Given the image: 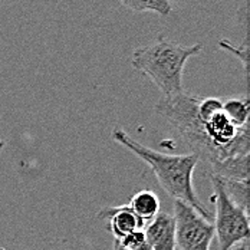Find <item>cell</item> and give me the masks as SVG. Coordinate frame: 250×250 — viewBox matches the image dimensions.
Listing matches in <instances>:
<instances>
[{
    "instance_id": "cell-1",
    "label": "cell",
    "mask_w": 250,
    "mask_h": 250,
    "mask_svg": "<svg viewBox=\"0 0 250 250\" xmlns=\"http://www.w3.org/2000/svg\"><path fill=\"white\" fill-rule=\"evenodd\" d=\"M111 135L120 146L131 151L150 167L167 196L188 204L206 220L213 223V213L201 204L193 186V173L199 164V157L196 154L190 152L174 155L152 150L134 140L120 128H115Z\"/></svg>"
},
{
    "instance_id": "cell-2",
    "label": "cell",
    "mask_w": 250,
    "mask_h": 250,
    "mask_svg": "<svg viewBox=\"0 0 250 250\" xmlns=\"http://www.w3.org/2000/svg\"><path fill=\"white\" fill-rule=\"evenodd\" d=\"M203 49L201 43L181 46L167 41L164 36L146 46L134 49L131 56L132 68L148 76L152 83L161 91L163 97H173L183 92V72L187 61Z\"/></svg>"
},
{
    "instance_id": "cell-3",
    "label": "cell",
    "mask_w": 250,
    "mask_h": 250,
    "mask_svg": "<svg viewBox=\"0 0 250 250\" xmlns=\"http://www.w3.org/2000/svg\"><path fill=\"white\" fill-rule=\"evenodd\" d=\"M200 98L184 91L173 97H161L155 105V111L180 132L191 152L199 157V161L206 163L210 171H213L219 164V157L204 132V125L199 115Z\"/></svg>"
},
{
    "instance_id": "cell-4",
    "label": "cell",
    "mask_w": 250,
    "mask_h": 250,
    "mask_svg": "<svg viewBox=\"0 0 250 250\" xmlns=\"http://www.w3.org/2000/svg\"><path fill=\"white\" fill-rule=\"evenodd\" d=\"M213 184V200L216 214H213L214 236L220 250H230L233 246L248 242L250 234L248 208L231 199L223 178L210 175Z\"/></svg>"
},
{
    "instance_id": "cell-5",
    "label": "cell",
    "mask_w": 250,
    "mask_h": 250,
    "mask_svg": "<svg viewBox=\"0 0 250 250\" xmlns=\"http://www.w3.org/2000/svg\"><path fill=\"white\" fill-rule=\"evenodd\" d=\"M175 222V246L180 250H210L214 226L193 207L180 200L173 201Z\"/></svg>"
},
{
    "instance_id": "cell-6",
    "label": "cell",
    "mask_w": 250,
    "mask_h": 250,
    "mask_svg": "<svg viewBox=\"0 0 250 250\" xmlns=\"http://www.w3.org/2000/svg\"><path fill=\"white\" fill-rule=\"evenodd\" d=\"M97 217L101 220H109L108 229L117 242L124 239L126 234L135 230H144L146 227V225L131 211L128 204L102 208L97 214Z\"/></svg>"
},
{
    "instance_id": "cell-7",
    "label": "cell",
    "mask_w": 250,
    "mask_h": 250,
    "mask_svg": "<svg viewBox=\"0 0 250 250\" xmlns=\"http://www.w3.org/2000/svg\"><path fill=\"white\" fill-rule=\"evenodd\" d=\"M147 243L152 250H175V222L168 213L160 211L144 229Z\"/></svg>"
},
{
    "instance_id": "cell-8",
    "label": "cell",
    "mask_w": 250,
    "mask_h": 250,
    "mask_svg": "<svg viewBox=\"0 0 250 250\" xmlns=\"http://www.w3.org/2000/svg\"><path fill=\"white\" fill-rule=\"evenodd\" d=\"M128 207L144 225L147 226L160 213V199L151 190H141L131 197Z\"/></svg>"
},
{
    "instance_id": "cell-9",
    "label": "cell",
    "mask_w": 250,
    "mask_h": 250,
    "mask_svg": "<svg viewBox=\"0 0 250 250\" xmlns=\"http://www.w3.org/2000/svg\"><path fill=\"white\" fill-rule=\"evenodd\" d=\"M223 112L225 115L236 125V126H248L249 125L250 105L248 97L230 98L223 102Z\"/></svg>"
},
{
    "instance_id": "cell-10",
    "label": "cell",
    "mask_w": 250,
    "mask_h": 250,
    "mask_svg": "<svg viewBox=\"0 0 250 250\" xmlns=\"http://www.w3.org/2000/svg\"><path fill=\"white\" fill-rule=\"evenodd\" d=\"M121 3L137 13L154 12L160 16H168L173 12L170 0H121Z\"/></svg>"
},
{
    "instance_id": "cell-11",
    "label": "cell",
    "mask_w": 250,
    "mask_h": 250,
    "mask_svg": "<svg viewBox=\"0 0 250 250\" xmlns=\"http://www.w3.org/2000/svg\"><path fill=\"white\" fill-rule=\"evenodd\" d=\"M219 46L220 48H223L225 50H229L230 53H233L237 59H240V62L243 63V68H245V75H246V79L249 78L248 75V72H249V69H248V61H249V58H248V55H249V45H248V39L245 41V43L242 45V46H234L231 42H229L227 39H222L220 42H219Z\"/></svg>"
},
{
    "instance_id": "cell-12",
    "label": "cell",
    "mask_w": 250,
    "mask_h": 250,
    "mask_svg": "<svg viewBox=\"0 0 250 250\" xmlns=\"http://www.w3.org/2000/svg\"><path fill=\"white\" fill-rule=\"evenodd\" d=\"M230 250H248V242H243V243H240L237 248H234V249H230Z\"/></svg>"
},
{
    "instance_id": "cell-13",
    "label": "cell",
    "mask_w": 250,
    "mask_h": 250,
    "mask_svg": "<svg viewBox=\"0 0 250 250\" xmlns=\"http://www.w3.org/2000/svg\"><path fill=\"white\" fill-rule=\"evenodd\" d=\"M112 250H128V249H124V248H123V246H121V245H120L117 240H115V243H114V249Z\"/></svg>"
},
{
    "instance_id": "cell-14",
    "label": "cell",
    "mask_w": 250,
    "mask_h": 250,
    "mask_svg": "<svg viewBox=\"0 0 250 250\" xmlns=\"http://www.w3.org/2000/svg\"><path fill=\"white\" fill-rule=\"evenodd\" d=\"M4 146H6V143L3 141V140H0V151L3 150L4 148Z\"/></svg>"
}]
</instances>
